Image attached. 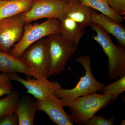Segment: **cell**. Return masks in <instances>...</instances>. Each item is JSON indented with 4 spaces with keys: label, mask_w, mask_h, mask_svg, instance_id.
<instances>
[{
    "label": "cell",
    "mask_w": 125,
    "mask_h": 125,
    "mask_svg": "<svg viewBox=\"0 0 125 125\" xmlns=\"http://www.w3.org/2000/svg\"><path fill=\"white\" fill-rule=\"evenodd\" d=\"M90 27L96 32L93 39L102 48L107 56L108 71L107 77L110 79L117 80L125 76V50L124 48L114 44L110 34L94 23H92Z\"/></svg>",
    "instance_id": "1"
},
{
    "label": "cell",
    "mask_w": 125,
    "mask_h": 125,
    "mask_svg": "<svg viewBox=\"0 0 125 125\" xmlns=\"http://www.w3.org/2000/svg\"><path fill=\"white\" fill-rule=\"evenodd\" d=\"M75 60L83 65L85 70V75L73 88L66 89L61 88L56 90L54 94L60 98L64 107L66 104L75 100L79 97L88 94L97 93L105 86V84L96 80L91 70V57L89 56H81L75 58Z\"/></svg>",
    "instance_id": "2"
},
{
    "label": "cell",
    "mask_w": 125,
    "mask_h": 125,
    "mask_svg": "<svg viewBox=\"0 0 125 125\" xmlns=\"http://www.w3.org/2000/svg\"><path fill=\"white\" fill-rule=\"evenodd\" d=\"M111 103V98L109 95L94 93L79 97L64 107L69 108L74 123L85 125L99 111Z\"/></svg>",
    "instance_id": "3"
},
{
    "label": "cell",
    "mask_w": 125,
    "mask_h": 125,
    "mask_svg": "<svg viewBox=\"0 0 125 125\" xmlns=\"http://www.w3.org/2000/svg\"><path fill=\"white\" fill-rule=\"evenodd\" d=\"M46 39L49 57V77L58 75L63 71L69 59L77 51L78 46L59 33L49 35Z\"/></svg>",
    "instance_id": "4"
},
{
    "label": "cell",
    "mask_w": 125,
    "mask_h": 125,
    "mask_svg": "<svg viewBox=\"0 0 125 125\" xmlns=\"http://www.w3.org/2000/svg\"><path fill=\"white\" fill-rule=\"evenodd\" d=\"M58 24V19L52 18L39 24H25L22 36L10 53L20 57L24 52L34 42L52 34L60 33Z\"/></svg>",
    "instance_id": "5"
},
{
    "label": "cell",
    "mask_w": 125,
    "mask_h": 125,
    "mask_svg": "<svg viewBox=\"0 0 125 125\" xmlns=\"http://www.w3.org/2000/svg\"><path fill=\"white\" fill-rule=\"evenodd\" d=\"M20 57L28 64L39 79L48 80L49 57L46 38L42 39L30 45Z\"/></svg>",
    "instance_id": "6"
},
{
    "label": "cell",
    "mask_w": 125,
    "mask_h": 125,
    "mask_svg": "<svg viewBox=\"0 0 125 125\" xmlns=\"http://www.w3.org/2000/svg\"><path fill=\"white\" fill-rule=\"evenodd\" d=\"M68 2L65 0H34L29 10L21 15L25 23L44 18L60 19Z\"/></svg>",
    "instance_id": "7"
},
{
    "label": "cell",
    "mask_w": 125,
    "mask_h": 125,
    "mask_svg": "<svg viewBox=\"0 0 125 125\" xmlns=\"http://www.w3.org/2000/svg\"><path fill=\"white\" fill-rule=\"evenodd\" d=\"M25 24L21 14L0 20V51L10 52L21 38Z\"/></svg>",
    "instance_id": "8"
},
{
    "label": "cell",
    "mask_w": 125,
    "mask_h": 125,
    "mask_svg": "<svg viewBox=\"0 0 125 125\" xmlns=\"http://www.w3.org/2000/svg\"><path fill=\"white\" fill-rule=\"evenodd\" d=\"M37 110L44 112L49 119L57 125H73L74 122L71 115L65 111L60 98L54 94L48 95L45 99L37 100Z\"/></svg>",
    "instance_id": "9"
},
{
    "label": "cell",
    "mask_w": 125,
    "mask_h": 125,
    "mask_svg": "<svg viewBox=\"0 0 125 125\" xmlns=\"http://www.w3.org/2000/svg\"><path fill=\"white\" fill-rule=\"evenodd\" d=\"M11 80L17 81L22 84L27 90V92L34 96L37 100L45 99L48 95L54 94L57 90L61 88L58 82L43 81L38 79L21 78L16 73H7Z\"/></svg>",
    "instance_id": "10"
},
{
    "label": "cell",
    "mask_w": 125,
    "mask_h": 125,
    "mask_svg": "<svg viewBox=\"0 0 125 125\" xmlns=\"http://www.w3.org/2000/svg\"><path fill=\"white\" fill-rule=\"evenodd\" d=\"M0 72L7 74L22 73L38 79L27 62L21 57L15 56L9 52L0 51Z\"/></svg>",
    "instance_id": "11"
},
{
    "label": "cell",
    "mask_w": 125,
    "mask_h": 125,
    "mask_svg": "<svg viewBox=\"0 0 125 125\" xmlns=\"http://www.w3.org/2000/svg\"><path fill=\"white\" fill-rule=\"evenodd\" d=\"M91 17L92 23L97 24L109 34H111L116 38L121 46L125 47V27L124 25L93 9L91 11Z\"/></svg>",
    "instance_id": "12"
},
{
    "label": "cell",
    "mask_w": 125,
    "mask_h": 125,
    "mask_svg": "<svg viewBox=\"0 0 125 125\" xmlns=\"http://www.w3.org/2000/svg\"><path fill=\"white\" fill-rule=\"evenodd\" d=\"M92 9L83 5L79 0L69 2L64 9V16L70 18L85 28L92 23Z\"/></svg>",
    "instance_id": "13"
},
{
    "label": "cell",
    "mask_w": 125,
    "mask_h": 125,
    "mask_svg": "<svg viewBox=\"0 0 125 125\" xmlns=\"http://www.w3.org/2000/svg\"><path fill=\"white\" fill-rule=\"evenodd\" d=\"M58 26L61 35L78 46L81 38L84 35L85 28L74 21L65 16L59 20Z\"/></svg>",
    "instance_id": "14"
},
{
    "label": "cell",
    "mask_w": 125,
    "mask_h": 125,
    "mask_svg": "<svg viewBox=\"0 0 125 125\" xmlns=\"http://www.w3.org/2000/svg\"><path fill=\"white\" fill-rule=\"evenodd\" d=\"M37 110L36 102L29 97H23L19 99L15 112L19 125H33Z\"/></svg>",
    "instance_id": "15"
},
{
    "label": "cell",
    "mask_w": 125,
    "mask_h": 125,
    "mask_svg": "<svg viewBox=\"0 0 125 125\" xmlns=\"http://www.w3.org/2000/svg\"><path fill=\"white\" fill-rule=\"evenodd\" d=\"M34 0H0V20L28 11Z\"/></svg>",
    "instance_id": "16"
},
{
    "label": "cell",
    "mask_w": 125,
    "mask_h": 125,
    "mask_svg": "<svg viewBox=\"0 0 125 125\" xmlns=\"http://www.w3.org/2000/svg\"><path fill=\"white\" fill-rule=\"evenodd\" d=\"M80 2L88 6L101 12V13L111 18L113 20L121 23L124 19L122 16L114 12L108 4L106 0H79Z\"/></svg>",
    "instance_id": "17"
},
{
    "label": "cell",
    "mask_w": 125,
    "mask_h": 125,
    "mask_svg": "<svg viewBox=\"0 0 125 125\" xmlns=\"http://www.w3.org/2000/svg\"><path fill=\"white\" fill-rule=\"evenodd\" d=\"M20 99L19 94L13 91L0 99V118L6 114L15 112Z\"/></svg>",
    "instance_id": "18"
},
{
    "label": "cell",
    "mask_w": 125,
    "mask_h": 125,
    "mask_svg": "<svg viewBox=\"0 0 125 125\" xmlns=\"http://www.w3.org/2000/svg\"><path fill=\"white\" fill-rule=\"evenodd\" d=\"M125 91V76L117 79L115 82L104 87L100 90L101 93L108 94L111 98V103Z\"/></svg>",
    "instance_id": "19"
},
{
    "label": "cell",
    "mask_w": 125,
    "mask_h": 125,
    "mask_svg": "<svg viewBox=\"0 0 125 125\" xmlns=\"http://www.w3.org/2000/svg\"><path fill=\"white\" fill-rule=\"evenodd\" d=\"M11 81L7 74H0V97L12 92L13 85Z\"/></svg>",
    "instance_id": "20"
},
{
    "label": "cell",
    "mask_w": 125,
    "mask_h": 125,
    "mask_svg": "<svg viewBox=\"0 0 125 125\" xmlns=\"http://www.w3.org/2000/svg\"><path fill=\"white\" fill-rule=\"evenodd\" d=\"M115 116L106 119L102 115H94L85 123L86 125H113Z\"/></svg>",
    "instance_id": "21"
},
{
    "label": "cell",
    "mask_w": 125,
    "mask_h": 125,
    "mask_svg": "<svg viewBox=\"0 0 125 125\" xmlns=\"http://www.w3.org/2000/svg\"><path fill=\"white\" fill-rule=\"evenodd\" d=\"M109 7L119 15H125V0H106Z\"/></svg>",
    "instance_id": "22"
},
{
    "label": "cell",
    "mask_w": 125,
    "mask_h": 125,
    "mask_svg": "<svg viewBox=\"0 0 125 125\" xmlns=\"http://www.w3.org/2000/svg\"><path fill=\"white\" fill-rule=\"evenodd\" d=\"M19 120L15 112L5 115L0 118V125H18Z\"/></svg>",
    "instance_id": "23"
},
{
    "label": "cell",
    "mask_w": 125,
    "mask_h": 125,
    "mask_svg": "<svg viewBox=\"0 0 125 125\" xmlns=\"http://www.w3.org/2000/svg\"><path fill=\"white\" fill-rule=\"evenodd\" d=\"M125 120H123L121 122V125H125Z\"/></svg>",
    "instance_id": "24"
},
{
    "label": "cell",
    "mask_w": 125,
    "mask_h": 125,
    "mask_svg": "<svg viewBox=\"0 0 125 125\" xmlns=\"http://www.w3.org/2000/svg\"><path fill=\"white\" fill-rule=\"evenodd\" d=\"M68 2H71V1H74L77 0H65Z\"/></svg>",
    "instance_id": "25"
}]
</instances>
